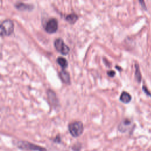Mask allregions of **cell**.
Wrapping results in <instances>:
<instances>
[{
  "mask_svg": "<svg viewBox=\"0 0 151 151\" xmlns=\"http://www.w3.org/2000/svg\"><path fill=\"white\" fill-rule=\"evenodd\" d=\"M68 131L72 136L74 137H79L84 131L83 124L80 121L72 122L68 125Z\"/></svg>",
  "mask_w": 151,
  "mask_h": 151,
  "instance_id": "1",
  "label": "cell"
},
{
  "mask_svg": "<svg viewBox=\"0 0 151 151\" xmlns=\"http://www.w3.org/2000/svg\"><path fill=\"white\" fill-rule=\"evenodd\" d=\"M17 146L21 149L29 150L33 151H47L45 148L30 143L27 141H19L17 143Z\"/></svg>",
  "mask_w": 151,
  "mask_h": 151,
  "instance_id": "2",
  "label": "cell"
},
{
  "mask_svg": "<svg viewBox=\"0 0 151 151\" xmlns=\"http://www.w3.org/2000/svg\"><path fill=\"white\" fill-rule=\"evenodd\" d=\"M1 35L2 36H8L14 31V23L11 20L4 21L1 24Z\"/></svg>",
  "mask_w": 151,
  "mask_h": 151,
  "instance_id": "3",
  "label": "cell"
},
{
  "mask_svg": "<svg viewBox=\"0 0 151 151\" xmlns=\"http://www.w3.org/2000/svg\"><path fill=\"white\" fill-rule=\"evenodd\" d=\"M54 46L57 51L63 55H67L70 51L69 47L64 43L62 39H57L55 40Z\"/></svg>",
  "mask_w": 151,
  "mask_h": 151,
  "instance_id": "4",
  "label": "cell"
},
{
  "mask_svg": "<svg viewBox=\"0 0 151 151\" xmlns=\"http://www.w3.org/2000/svg\"><path fill=\"white\" fill-rule=\"evenodd\" d=\"M58 28V21L55 18H51L46 23L45 30L47 33L51 34L56 32Z\"/></svg>",
  "mask_w": 151,
  "mask_h": 151,
  "instance_id": "5",
  "label": "cell"
},
{
  "mask_svg": "<svg viewBox=\"0 0 151 151\" xmlns=\"http://www.w3.org/2000/svg\"><path fill=\"white\" fill-rule=\"evenodd\" d=\"M132 125V122L128 119H124L119 125L118 127V129L120 132H126V131H128V129L130 128V127Z\"/></svg>",
  "mask_w": 151,
  "mask_h": 151,
  "instance_id": "6",
  "label": "cell"
},
{
  "mask_svg": "<svg viewBox=\"0 0 151 151\" xmlns=\"http://www.w3.org/2000/svg\"><path fill=\"white\" fill-rule=\"evenodd\" d=\"M16 7L20 11H31L33 9L34 7L30 4L19 3L16 4Z\"/></svg>",
  "mask_w": 151,
  "mask_h": 151,
  "instance_id": "7",
  "label": "cell"
},
{
  "mask_svg": "<svg viewBox=\"0 0 151 151\" xmlns=\"http://www.w3.org/2000/svg\"><path fill=\"white\" fill-rule=\"evenodd\" d=\"M60 77L61 79L62 80L63 82L66 84H70V74L68 72L66 71L62 70L59 73Z\"/></svg>",
  "mask_w": 151,
  "mask_h": 151,
  "instance_id": "8",
  "label": "cell"
},
{
  "mask_svg": "<svg viewBox=\"0 0 151 151\" xmlns=\"http://www.w3.org/2000/svg\"><path fill=\"white\" fill-rule=\"evenodd\" d=\"M132 96L126 91H123L120 97V100L124 103H128L131 101Z\"/></svg>",
  "mask_w": 151,
  "mask_h": 151,
  "instance_id": "9",
  "label": "cell"
},
{
  "mask_svg": "<svg viewBox=\"0 0 151 151\" xmlns=\"http://www.w3.org/2000/svg\"><path fill=\"white\" fill-rule=\"evenodd\" d=\"M66 20L70 24H74L78 20V16L75 14H71L66 16Z\"/></svg>",
  "mask_w": 151,
  "mask_h": 151,
  "instance_id": "10",
  "label": "cell"
},
{
  "mask_svg": "<svg viewBox=\"0 0 151 151\" xmlns=\"http://www.w3.org/2000/svg\"><path fill=\"white\" fill-rule=\"evenodd\" d=\"M135 67V79L138 83H140L141 82V79H142L140 68H139V66L137 63H136Z\"/></svg>",
  "mask_w": 151,
  "mask_h": 151,
  "instance_id": "11",
  "label": "cell"
},
{
  "mask_svg": "<svg viewBox=\"0 0 151 151\" xmlns=\"http://www.w3.org/2000/svg\"><path fill=\"white\" fill-rule=\"evenodd\" d=\"M57 62L63 68H65L67 67V65H68L67 61L64 57H58L57 59Z\"/></svg>",
  "mask_w": 151,
  "mask_h": 151,
  "instance_id": "12",
  "label": "cell"
},
{
  "mask_svg": "<svg viewBox=\"0 0 151 151\" xmlns=\"http://www.w3.org/2000/svg\"><path fill=\"white\" fill-rule=\"evenodd\" d=\"M72 149L74 151H80L81 149V144H76L72 147Z\"/></svg>",
  "mask_w": 151,
  "mask_h": 151,
  "instance_id": "13",
  "label": "cell"
},
{
  "mask_svg": "<svg viewBox=\"0 0 151 151\" xmlns=\"http://www.w3.org/2000/svg\"><path fill=\"white\" fill-rule=\"evenodd\" d=\"M142 89H143V90H144V91L145 92V94H146L148 96H151V93L149 91V90H148L147 87H146L145 86H144L143 87H142Z\"/></svg>",
  "mask_w": 151,
  "mask_h": 151,
  "instance_id": "14",
  "label": "cell"
},
{
  "mask_svg": "<svg viewBox=\"0 0 151 151\" xmlns=\"http://www.w3.org/2000/svg\"><path fill=\"white\" fill-rule=\"evenodd\" d=\"M54 142L56 143H60L61 142V138L59 135L57 136L54 139Z\"/></svg>",
  "mask_w": 151,
  "mask_h": 151,
  "instance_id": "15",
  "label": "cell"
},
{
  "mask_svg": "<svg viewBox=\"0 0 151 151\" xmlns=\"http://www.w3.org/2000/svg\"><path fill=\"white\" fill-rule=\"evenodd\" d=\"M115 74H116L115 72H114V71H112V70H111V71H109V72H108V75L109 77H114V75H115Z\"/></svg>",
  "mask_w": 151,
  "mask_h": 151,
  "instance_id": "16",
  "label": "cell"
},
{
  "mask_svg": "<svg viewBox=\"0 0 151 151\" xmlns=\"http://www.w3.org/2000/svg\"><path fill=\"white\" fill-rule=\"evenodd\" d=\"M139 3H140V4H141V5H142V8H143L144 9H146V5H145V3L144 1H139Z\"/></svg>",
  "mask_w": 151,
  "mask_h": 151,
  "instance_id": "17",
  "label": "cell"
}]
</instances>
